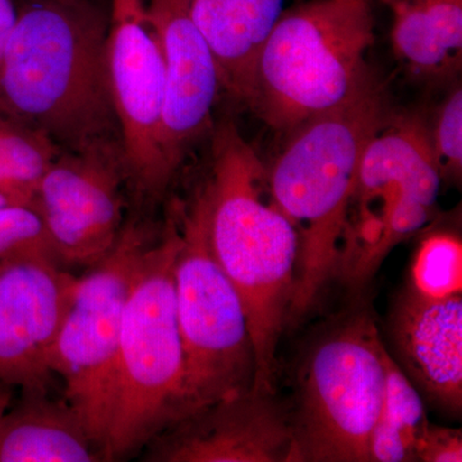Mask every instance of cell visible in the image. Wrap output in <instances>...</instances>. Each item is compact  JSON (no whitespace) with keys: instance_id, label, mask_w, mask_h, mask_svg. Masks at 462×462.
Here are the masks:
<instances>
[{"instance_id":"obj_15","label":"cell","mask_w":462,"mask_h":462,"mask_svg":"<svg viewBox=\"0 0 462 462\" xmlns=\"http://www.w3.org/2000/svg\"><path fill=\"white\" fill-rule=\"evenodd\" d=\"M389 355L431 407L449 418L462 411V294L433 298L409 284L387 321Z\"/></svg>"},{"instance_id":"obj_12","label":"cell","mask_w":462,"mask_h":462,"mask_svg":"<svg viewBox=\"0 0 462 462\" xmlns=\"http://www.w3.org/2000/svg\"><path fill=\"white\" fill-rule=\"evenodd\" d=\"M76 278L50 258L0 263V380L21 391H48L58 334Z\"/></svg>"},{"instance_id":"obj_13","label":"cell","mask_w":462,"mask_h":462,"mask_svg":"<svg viewBox=\"0 0 462 462\" xmlns=\"http://www.w3.org/2000/svg\"><path fill=\"white\" fill-rule=\"evenodd\" d=\"M148 462H294L289 407L251 391L185 416L141 452Z\"/></svg>"},{"instance_id":"obj_21","label":"cell","mask_w":462,"mask_h":462,"mask_svg":"<svg viewBox=\"0 0 462 462\" xmlns=\"http://www.w3.org/2000/svg\"><path fill=\"white\" fill-rule=\"evenodd\" d=\"M409 285L428 297L462 294V243L457 231L437 227L425 234L413 257Z\"/></svg>"},{"instance_id":"obj_5","label":"cell","mask_w":462,"mask_h":462,"mask_svg":"<svg viewBox=\"0 0 462 462\" xmlns=\"http://www.w3.org/2000/svg\"><path fill=\"white\" fill-rule=\"evenodd\" d=\"M179 245L173 215L145 254L125 310L106 438L107 461L141 454L178 415L184 380L173 285Z\"/></svg>"},{"instance_id":"obj_20","label":"cell","mask_w":462,"mask_h":462,"mask_svg":"<svg viewBox=\"0 0 462 462\" xmlns=\"http://www.w3.org/2000/svg\"><path fill=\"white\" fill-rule=\"evenodd\" d=\"M60 149L45 134L0 114V194L32 206L36 188Z\"/></svg>"},{"instance_id":"obj_6","label":"cell","mask_w":462,"mask_h":462,"mask_svg":"<svg viewBox=\"0 0 462 462\" xmlns=\"http://www.w3.org/2000/svg\"><path fill=\"white\" fill-rule=\"evenodd\" d=\"M388 357L366 309L349 312L315 339L298 367L289 407L294 462H372Z\"/></svg>"},{"instance_id":"obj_1","label":"cell","mask_w":462,"mask_h":462,"mask_svg":"<svg viewBox=\"0 0 462 462\" xmlns=\"http://www.w3.org/2000/svg\"><path fill=\"white\" fill-rule=\"evenodd\" d=\"M211 147V171L200 187L209 247L247 318L252 391L275 394L279 343L296 278L297 231L273 199L267 165L233 121L212 127Z\"/></svg>"},{"instance_id":"obj_27","label":"cell","mask_w":462,"mask_h":462,"mask_svg":"<svg viewBox=\"0 0 462 462\" xmlns=\"http://www.w3.org/2000/svg\"><path fill=\"white\" fill-rule=\"evenodd\" d=\"M9 203H11L9 202V199H5V197L3 196V194H0V207L9 205ZM14 205H16V203H14Z\"/></svg>"},{"instance_id":"obj_18","label":"cell","mask_w":462,"mask_h":462,"mask_svg":"<svg viewBox=\"0 0 462 462\" xmlns=\"http://www.w3.org/2000/svg\"><path fill=\"white\" fill-rule=\"evenodd\" d=\"M285 0H191L193 17L217 63L223 91L247 105L258 51Z\"/></svg>"},{"instance_id":"obj_14","label":"cell","mask_w":462,"mask_h":462,"mask_svg":"<svg viewBox=\"0 0 462 462\" xmlns=\"http://www.w3.org/2000/svg\"><path fill=\"white\" fill-rule=\"evenodd\" d=\"M166 71L165 153L173 176L214 127L223 91L217 63L191 11V0H148Z\"/></svg>"},{"instance_id":"obj_25","label":"cell","mask_w":462,"mask_h":462,"mask_svg":"<svg viewBox=\"0 0 462 462\" xmlns=\"http://www.w3.org/2000/svg\"><path fill=\"white\" fill-rule=\"evenodd\" d=\"M17 8L14 0H0V60L12 29L16 23Z\"/></svg>"},{"instance_id":"obj_19","label":"cell","mask_w":462,"mask_h":462,"mask_svg":"<svg viewBox=\"0 0 462 462\" xmlns=\"http://www.w3.org/2000/svg\"><path fill=\"white\" fill-rule=\"evenodd\" d=\"M430 424L420 393L389 355L387 388L370 442V461H418Z\"/></svg>"},{"instance_id":"obj_16","label":"cell","mask_w":462,"mask_h":462,"mask_svg":"<svg viewBox=\"0 0 462 462\" xmlns=\"http://www.w3.org/2000/svg\"><path fill=\"white\" fill-rule=\"evenodd\" d=\"M107 461L80 413L48 391H21L0 418V462Z\"/></svg>"},{"instance_id":"obj_17","label":"cell","mask_w":462,"mask_h":462,"mask_svg":"<svg viewBox=\"0 0 462 462\" xmlns=\"http://www.w3.org/2000/svg\"><path fill=\"white\" fill-rule=\"evenodd\" d=\"M392 12L391 41L418 83L449 85L462 67V0H379Z\"/></svg>"},{"instance_id":"obj_23","label":"cell","mask_w":462,"mask_h":462,"mask_svg":"<svg viewBox=\"0 0 462 462\" xmlns=\"http://www.w3.org/2000/svg\"><path fill=\"white\" fill-rule=\"evenodd\" d=\"M430 124L431 152L440 181L457 184L462 175V89L452 84Z\"/></svg>"},{"instance_id":"obj_2","label":"cell","mask_w":462,"mask_h":462,"mask_svg":"<svg viewBox=\"0 0 462 462\" xmlns=\"http://www.w3.org/2000/svg\"><path fill=\"white\" fill-rule=\"evenodd\" d=\"M108 17L90 0H29L0 60V114L60 151L120 141L107 69Z\"/></svg>"},{"instance_id":"obj_26","label":"cell","mask_w":462,"mask_h":462,"mask_svg":"<svg viewBox=\"0 0 462 462\" xmlns=\"http://www.w3.org/2000/svg\"><path fill=\"white\" fill-rule=\"evenodd\" d=\"M14 388L11 387V385L5 384V383H3L2 380H0V418H2L5 410L8 409L12 401L14 400Z\"/></svg>"},{"instance_id":"obj_3","label":"cell","mask_w":462,"mask_h":462,"mask_svg":"<svg viewBox=\"0 0 462 462\" xmlns=\"http://www.w3.org/2000/svg\"><path fill=\"white\" fill-rule=\"evenodd\" d=\"M391 109L385 85L375 76L346 105L289 133L267 166L270 191L298 236L287 324L302 320L338 276L346 209L361 158Z\"/></svg>"},{"instance_id":"obj_11","label":"cell","mask_w":462,"mask_h":462,"mask_svg":"<svg viewBox=\"0 0 462 462\" xmlns=\"http://www.w3.org/2000/svg\"><path fill=\"white\" fill-rule=\"evenodd\" d=\"M125 189L120 141L60 152L32 206L47 226L60 266L87 270L107 256L126 224Z\"/></svg>"},{"instance_id":"obj_7","label":"cell","mask_w":462,"mask_h":462,"mask_svg":"<svg viewBox=\"0 0 462 462\" xmlns=\"http://www.w3.org/2000/svg\"><path fill=\"white\" fill-rule=\"evenodd\" d=\"M175 211L180 245L173 285L184 380L173 422L217 401L248 393L254 382L247 318L238 291L209 247L200 188L189 205L176 206Z\"/></svg>"},{"instance_id":"obj_28","label":"cell","mask_w":462,"mask_h":462,"mask_svg":"<svg viewBox=\"0 0 462 462\" xmlns=\"http://www.w3.org/2000/svg\"><path fill=\"white\" fill-rule=\"evenodd\" d=\"M57 2H62V3H80V2H84V0H57Z\"/></svg>"},{"instance_id":"obj_9","label":"cell","mask_w":462,"mask_h":462,"mask_svg":"<svg viewBox=\"0 0 462 462\" xmlns=\"http://www.w3.org/2000/svg\"><path fill=\"white\" fill-rule=\"evenodd\" d=\"M154 240L151 225L126 221L107 256L76 278L51 355V373L62 378L65 400L80 413L105 454L125 310Z\"/></svg>"},{"instance_id":"obj_4","label":"cell","mask_w":462,"mask_h":462,"mask_svg":"<svg viewBox=\"0 0 462 462\" xmlns=\"http://www.w3.org/2000/svg\"><path fill=\"white\" fill-rule=\"evenodd\" d=\"M373 0H310L284 9L258 51L245 107L287 136L346 105L375 74Z\"/></svg>"},{"instance_id":"obj_24","label":"cell","mask_w":462,"mask_h":462,"mask_svg":"<svg viewBox=\"0 0 462 462\" xmlns=\"http://www.w3.org/2000/svg\"><path fill=\"white\" fill-rule=\"evenodd\" d=\"M418 461L461 462V430L430 424L418 448Z\"/></svg>"},{"instance_id":"obj_22","label":"cell","mask_w":462,"mask_h":462,"mask_svg":"<svg viewBox=\"0 0 462 462\" xmlns=\"http://www.w3.org/2000/svg\"><path fill=\"white\" fill-rule=\"evenodd\" d=\"M33 257L50 258L58 263L41 214L30 205L0 207V263Z\"/></svg>"},{"instance_id":"obj_8","label":"cell","mask_w":462,"mask_h":462,"mask_svg":"<svg viewBox=\"0 0 462 462\" xmlns=\"http://www.w3.org/2000/svg\"><path fill=\"white\" fill-rule=\"evenodd\" d=\"M440 182L427 116L391 109L361 158L338 276L352 288L364 287L392 249L430 226Z\"/></svg>"},{"instance_id":"obj_10","label":"cell","mask_w":462,"mask_h":462,"mask_svg":"<svg viewBox=\"0 0 462 462\" xmlns=\"http://www.w3.org/2000/svg\"><path fill=\"white\" fill-rule=\"evenodd\" d=\"M107 69L127 190L156 206L175 176L165 153L166 71L144 0H111Z\"/></svg>"}]
</instances>
